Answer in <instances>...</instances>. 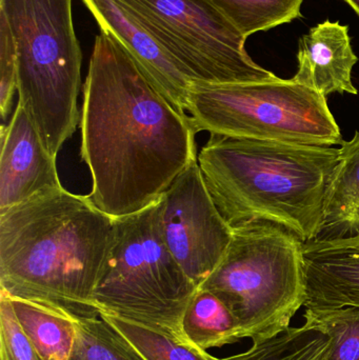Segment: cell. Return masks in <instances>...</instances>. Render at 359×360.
I'll return each mask as SVG.
<instances>
[{
    "instance_id": "obj_24",
    "label": "cell",
    "mask_w": 359,
    "mask_h": 360,
    "mask_svg": "<svg viewBox=\"0 0 359 360\" xmlns=\"http://www.w3.org/2000/svg\"><path fill=\"white\" fill-rule=\"evenodd\" d=\"M343 1L347 2L359 16V0H343Z\"/></svg>"
},
{
    "instance_id": "obj_13",
    "label": "cell",
    "mask_w": 359,
    "mask_h": 360,
    "mask_svg": "<svg viewBox=\"0 0 359 360\" xmlns=\"http://www.w3.org/2000/svg\"><path fill=\"white\" fill-rule=\"evenodd\" d=\"M297 63L292 78L297 84L326 98L332 93L358 94L352 70L358 57L352 49L348 25L326 20L312 27L299 39Z\"/></svg>"
},
{
    "instance_id": "obj_4",
    "label": "cell",
    "mask_w": 359,
    "mask_h": 360,
    "mask_svg": "<svg viewBox=\"0 0 359 360\" xmlns=\"http://www.w3.org/2000/svg\"><path fill=\"white\" fill-rule=\"evenodd\" d=\"M17 50L18 103L57 158L80 113L82 53L72 0H0Z\"/></svg>"
},
{
    "instance_id": "obj_10",
    "label": "cell",
    "mask_w": 359,
    "mask_h": 360,
    "mask_svg": "<svg viewBox=\"0 0 359 360\" xmlns=\"http://www.w3.org/2000/svg\"><path fill=\"white\" fill-rule=\"evenodd\" d=\"M101 32L113 36L131 55L156 90L188 115V96L194 82L178 61L118 0H81Z\"/></svg>"
},
{
    "instance_id": "obj_3",
    "label": "cell",
    "mask_w": 359,
    "mask_h": 360,
    "mask_svg": "<svg viewBox=\"0 0 359 360\" xmlns=\"http://www.w3.org/2000/svg\"><path fill=\"white\" fill-rule=\"evenodd\" d=\"M339 160V148L211 134L198 165L232 226L275 222L313 241Z\"/></svg>"
},
{
    "instance_id": "obj_21",
    "label": "cell",
    "mask_w": 359,
    "mask_h": 360,
    "mask_svg": "<svg viewBox=\"0 0 359 360\" xmlns=\"http://www.w3.org/2000/svg\"><path fill=\"white\" fill-rule=\"evenodd\" d=\"M306 321L320 323L330 335L325 360H359V311H341Z\"/></svg>"
},
{
    "instance_id": "obj_20",
    "label": "cell",
    "mask_w": 359,
    "mask_h": 360,
    "mask_svg": "<svg viewBox=\"0 0 359 360\" xmlns=\"http://www.w3.org/2000/svg\"><path fill=\"white\" fill-rule=\"evenodd\" d=\"M70 360H147L101 316L78 319L77 336Z\"/></svg>"
},
{
    "instance_id": "obj_9",
    "label": "cell",
    "mask_w": 359,
    "mask_h": 360,
    "mask_svg": "<svg viewBox=\"0 0 359 360\" xmlns=\"http://www.w3.org/2000/svg\"><path fill=\"white\" fill-rule=\"evenodd\" d=\"M164 241L198 288L227 253L233 228L211 197L198 162H192L159 198Z\"/></svg>"
},
{
    "instance_id": "obj_15",
    "label": "cell",
    "mask_w": 359,
    "mask_h": 360,
    "mask_svg": "<svg viewBox=\"0 0 359 360\" xmlns=\"http://www.w3.org/2000/svg\"><path fill=\"white\" fill-rule=\"evenodd\" d=\"M6 296L21 329L42 359H71L78 319L40 302Z\"/></svg>"
},
{
    "instance_id": "obj_8",
    "label": "cell",
    "mask_w": 359,
    "mask_h": 360,
    "mask_svg": "<svg viewBox=\"0 0 359 360\" xmlns=\"http://www.w3.org/2000/svg\"><path fill=\"white\" fill-rule=\"evenodd\" d=\"M167 49L194 84L269 82L278 76L253 61L247 38L211 0H118Z\"/></svg>"
},
{
    "instance_id": "obj_1",
    "label": "cell",
    "mask_w": 359,
    "mask_h": 360,
    "mask_svg": "<svg viewBox=\"0 0 359 360\" xmlns=\"http://www.w3.org/2000/svg\"><path fill=\"white\" fill-rule=\"evenodd\" d=\"M80 156L90 198L113 218L153 205L197 162L195 131L109 34L95 39L84 86Z\"/></svg>"
},
{
    "instance_id": "obj_7",
    "label": "cell",
    "mask_w": 359,
    "mask_h": 360,
    "mask_svg": "<svg viewBox=\"0 0 359 360\" xmlns=\"http://www.w3.org/2000/svg\"><path fill=\"white\" fill-rule=\"evenodd\" d=\"M187 114L195 133L328 147L344 143L326 97L292 78L194 84Z\"/></svg>"
},
{
    "instance_id": "obj_23",
    "label": "cell",
    "mask_w": 359,
    "mask_h": 360,
    "mask_svg": "<svg viewBox=\"0 0 359 360\" xmlns=\"http://www.w3.org/2000/svg\"><path fill=\"white\" fill-rule=\"evenodd\" d=\"M17 91V50L6 18L0 15V112L6 120Z\"/></svg>"
},
{
    "instance_id": "obj_6",
    "label": "cell",
    "mask_w": 359,
    "mask_h": 360,
    "mask_svg": "<svg viewBox=\"0 0 359 360\" xmlns=\"http://www.w3.org/2000/svg\"><path fill=\"white\" fill-rule=\"evenodd\" d=\"M159 199L114 218L113 239L93 295L99 313L143 323L181 338V321L198 290L164 241Z\"/></svg>"
},
{
    "instance_id": "obj_22",
    "label": "cell",
    "mask_w": 359,
    "mask_h": 360,
    "mask_svg": "<svg viewBox=\"0 0 359 360\" xmlns=\"http://www.w3.org/2000/svg\"><path fill=\"white\" fill-rule=\"evenodd\" d=\"M0 360H44L15 316L10 300L0 293Z\"/></svg>"
},
{
    "instance_id": "obj_11",
    "label": "cell",
    "mask_w": 359,
    "mask_h": 360,
    "mask_svg": "<svg viewBox=\"0 0 359 360\" xmlns=\"http://www.w3.org/2000/svg\"><path fill=\"white\" fill-rule=\"evenodd\" d=\"M61 186L56 158L44 145L31 116L17 103L10 124L1 128L0 213Z\"/></svg>"
},
{
    "instance_id": "obj_19",
    "label": "cell",
    "mask_w": 359,
    "mask_h": 360,
    "mask_svg": "<svg viewBox=\"0 0 359 360\" xmlns=\"http://www.w3.org/2000/svg\"><path fill=\"white\" fill-rule=\"evenodd\" d=\"M99 316L118 330L147 360H217L207 351L162 330L107 313Z\"/></svg>"
},
{
    "instance_id": "obj_2",
    "label": "cell",
    "mask_w": 359,
    "mask_h": 360,
    "mask_svg": "<svg viewBox=\"0 0 359 360\" xmlns=\"http://www.w3.org/2000/svg\"><path fill=\"white\" fill-rule=\"evenodd\" d=\"M114 218L63 186L0 213V292L76 319L98 317L93 295L113 239Z\"/></svg>"
},
{
    "instance_id": "obj_14",
    "label": "cell",
    "mask_w": 359,
    "mask_h": 360,
    "mask_svg": "<svg viewBox=\"0 0 359 360\" xmlns=\"http://www.w3.org/2000/svg\"><path fill=\"white\" fill-rule=\"evenodd\" d=\"M341 146L339 165L313 243L359 238V132Z\"/></svg>"
},
{
    "instance_id": "obj_16",
    "label": "cell",
    "mask_w": 359,
    "mask_h": 360,
    "mask_svg": "<svg viewBox=\"0 0 359 360\" xmlns=\"http://www.w3.org/2000/svg\"><path fill=\"white\" fill-rule=\"evenodd\" d=\"M181 332L183 340L204 351L244 340L240 321L227 304L200 288L183 312Z\"/></svg>"
},
{
    "instance_id": "obj_12",
    "label": "cell",
    "mask_w": 359,
    "mask_h": 360,
    "mask_svg": "<svg viewBox=\"0 0 359 360\" xmlns=\"http://www.w3.org/2000/svg\"><path fill=\"white\" fill-rule=\"evenodd\" d=\"M305 319L359 311V238L307 243Z\"/></svg>"
},
{
    "instance_id": "obj_17",
    "label": "cell",
    "mask_w": 359,
    "mask_h": 360,
    "mask_svg": "<svg viewBox=\"0 0 359 360\" xmlns=\"http://www.w3.org/2000/svg\"><path fill=\"white\" fill-rule=\"evenodd\" d=\"M331 338L315 321L288 328L282 333L253 342L246 352L217 360H325Z\"/></svg>"
},
{
    "instance_id": "obj_5",
    "label": "cell",
    "mask_w": 359,
    "mask_h": 360,
    "mask_svg": "<svg viewBox=\"0 0 359 360\" xmlns=\"http://www.w3.org/2000/svg\"><path fill=\"white\" fill-rule=\"evenodd\" d=\"M305 243L275 222L233 228L225 257L200 285L223 300L252 342L290 328L306 302ZM198 288V289H200Z\"/></svg>"
},
{
    "instance_id": "obj_18",
    "label": "cell",
    "mask_w": 359,
    "mask_h": 360,
    "mask_svg": "<svg viewBox=\"0 0 359 360\" xmlns=\"http://www.w3.org/2000/svg\"><path fill=\"white\" fill-rule=\"evenodd\" d=\"M303 0H211L230 22L248 38L301 17Z\"/></svg>"
}]
</instances>
